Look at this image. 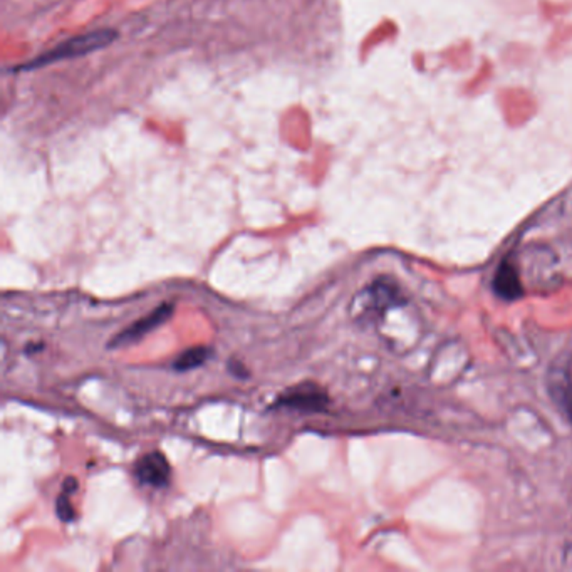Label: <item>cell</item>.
<instances>
[{
    "label": "cell",
    "mask_w": 572,
    "mask_h": 572,
    "mask_svg": "<svg viewBox=\"0 0 572 572\" xmlns=\"http://www.w3.org/2000/svg\"><path fill=\"white\" fill-rule=\"evenodd\" d=\"M114 37H116V34L111 32V31H98V32H91V34H85V36L74 37V39L66 41L61 46H58L56 50L41 54L34 61L25 64L23 69H25V71L27 69H37L41 66H48V64H52V62L69 59V58H77V56H83V54H87V52L101 50V48L111 44V41Z\"/></svg>",
    "instance_id": "obj_1"
},
{
    "label": "cell",
    "mask_w": 572,
    "mask_h": 572,
    "mask_svg": "<svg viewBox=\"0 0 572 572\" xmlns=\"http://www.w3.org/2000/svg\"><path fill=\"white\" fill-rule=\"evenodd\" d=\"M329 398L326 391L316 386L314 383L299 385L293 390L286 391L277 398V404L284 408H291L303 413H317L326 410Z\"/></svg>",
    "instance_id": "obj_2"
},
{
    "label": "cell",
    "mask_w": 572,
    "mask_h": 572,
    "mask_svg": "<svg viewBox=\"0 0 572 572\" xmlns=\"http://www.w3.org/2000/svg\"><path fill=\"white\" fill-rule=\"evenodd\" d=\"M173 311H175V305L171 303H163L157 309H153L148 316L136 321L132 326L123 329L120 334H116L111 340L110 348H122V346H130L133 342L140 341L141 338L147 336L148 332H151L153 329L161 326L165 321H168Z\"/></svg>",
    "instance_id": "obj_3"
},
{
    "label": "cell",
    "mask_w": 572,
    "mask_h": 572,
    "mask_svg": "<svg viewBox=\"0 0 572 572\" xmlns=\"http://www.w3.org/2000/svg\"><path fill=\"white\" fill-rule=\"evenodd\" d=\"M171 468L161 451H151L134 463V477L150 487H165L170 482Z\"/></svg>",
    "instance_id": "obj_4"
},
{
    "label": "cell",
    "mask_w": 572,
    "mask_h": 572,
    "mask_svg": "<svg viewBox=\"0 0 572 572\" xmlns=\"http://www.w3.org/2000/svg\"><path fill=\"white\" fill-rule=\"evenodd\" d=\"M494 289L505 301H515L523 293L522 282L519 277L517 268L511 264L509 260L500 264L499 270L494 279Z\"/></svg>",
    "instance_id": "obj_5"
},
{
    "label": "cell",
    "mask_w": 572,
    "mask_h": 572,
    "mask_svg": "<svg viewBox=\"0 0 572 572\" xmlns=\"http://www.w3.org/2000/svg\"><path fill=\"white\" fill-rule=\"evenodd\" d=\"M76 488H77L76 480H74L73 477H69L64 482L61 494L56 500V513H58V517L61 519L62 522H73L74 517H76V511H74L73 502H71V497H73Z\"/></svg>",
    "instance_id": "obj_6"
},
{
    "label": "cell",
    "mask_w": 572,
    "mask_h": 572,
    "mask_svg": "<svg viewBox=\"0 0 572 572\" xmlns=\"http://www.w3.org/2000/svg\"><path fill=\"white\" fill-rule=\"evenodd\" d=\"M212 356V350L205 348V346H196V348H190L186 350L185 353L180 354L177 358V361L173 363V368L177 371H190L194 368L207 363L208 358Z\"/></svg>",
    "instance_id": "obj_7"
},
{
    "label": "cell",
    "mask_w": 572,
    "mask_h": 572,
    "mask_svg": "<svg viewBox=\"0 0 572 572\" xmlns=\"http://www.w3.org/2000/svg\"><path fill=\"white\" fill-rule=\"evenodd\" d=\"M560 396H562V406L569 414V420L572 422V386H567L566 390L562 391Z\"/></svg>",
    "instance_id": "obj_8"
}]
</instances>
